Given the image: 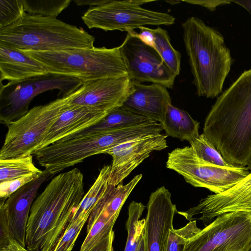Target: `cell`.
I'll return each instance as SVG.
<instances>
[{"mask_svg": "<svg viewBox=\"0 0 251 251\" xmlns=\"http://www.w3.org/2000/svg\"><path fill=\"white\" fill-rule=\"evenodd\" d=\"M203 134L229 164L248 166L251 158V69L217 98L205 118Z\"/></svg>", "mask_w": 251, "mask_h": 251, "instance_id": "1", "label": "cell"}, {"mask_svg": "<svg viewBox=\"0 0 251 251\" xmlns=\"http://www.w3.org/2000/svg\"><path fill=\"white\" fill-rule=\"evenodd\" d=\"M77 168L56 176L34 201L25 232L29 251H53L85 196Z\"/></svg>", "mask_w": 251, "mask_h": 251, "instance_id": "2", "label": "cell"}, {"mask_svg": "<svg viewBox=\"0 0 251 251\" xmlns=\"http://www.w3.org/2000/svg\"><path fill=\"white\" fill-rule=\"evenodd\" d=\"M182 26L197 94L214 98L222 92L230 70V51L222 35L199 18H189Z\"/></svg>", "mask_w": 251, "mask_h": 251, "instance_id": "3", "label": "cell"}, {"mask_svg": "<svg viewBox=\"0 0 251 251\" xmlns=\"http://www.w3.org/2000/svg\"><path fill=\"white\" fill-rule=\"evenodd\" d=\"M95 40L81 27L26 12L18 22L0 29V45L23 51L92 48Z\"/></svg>", "mask_w": 251, "mask_h": 251, "instance_id": "4", "label": "cell"}, {"mask_svg": "<svg viewBox=\"0 0 251 251\" xmlns=\"http://www.w3.org/2000/svg\"><path fill=\"white\" fill-rule=\"evenodd\" d=\"M24 51L40 62L48 73L82 81L127 75L119 47Z\"/></svg>", "mask_w": 251, "mask_h": 251, "instance_id": "5", "label": "cell"}, {"mask_svg": "<svg viewBox=\"0 0 251 251\" xmlns=\"http://www.w3.org/2000/svg\"><path fill=\"white\" fill-rule=\"evenodd\" d=\"M76 90L43 105L36 106L8 125L0 159L32 155L46 133L71 104Z\"/></svg>", "mask_w": 251, "mask_h": 251, "instance_id": "6", "label": "cell"}, {"mask_svg": "<svg viewBox=\"0 0 251 251\" xmlns=\"http://www.w3.org/2000/svg\"><path fill=\"white\" fill-rule=\"evenodd\" d=\"M166 167L182 176L193 186L206 188L214 194L228 190L250 172L245 166L224 167L207 162L191 146L177 148L168 153Z\"/></svg>", "mask_w": 251, "mask_h": 251, "instance_id": "7", "label": "cell"}, {"mask_svg": "<svg viewBox=\"0 0 251 251\" xmlns=\"http://www.w3.org/2000/svg\"><path fill=\"white\" fill-rule=\"evenodd\" d=\"M151 1L109 0L105 4L90 7L81 19L89 28H99L106 31L118 30L128 32L147 25H170L175 24V18L170 14L141 6Z\"/></svg>", "mask_w": 251, "mask_h": 251, "instance_id": "8", "label": "cell"}, {"mask_svg": "<svg viewBox=\"0 0 251 251\" xmlns=\"http://www.w3.org/2000/svg\"><path fill=\"white\" fill-rule=\"evenodd\" d=\"M83 81L75 77L48 73L18 82H9L0 88V121L8 126L25 115L30 102L39 94L58 89L62 97L77 89Z\"/></svg>", "mask_w": 251, "mask_h": 251, "instance_id": "9", "label": "cell"}, {"mask_svg": "<svg viewBox=\"0 0 251 251\" xmlns=\"http://www.w3.org/2000/svg\"><path fill=\"white\" fill-rule=\"evenodd\" d=\"M251 245V214L219 216L186 244L183 251H247Z\"/></svg>", "mask_w": 251, "mask_h": 251, "instance_id": "10", "label": "cell"}, {"mask_svg": "<svg viewBox=\"0 0 251 251\" xmlns=\"http://www.w3.org/2000/svg\"><path fill=\"white\" fill-rule=\"evenodd\" d=\"M119 47L130 80L156 83L169 89L173 87L176 75L157 51L136 35L134 30L127 32Z\"/></svg>", "mask_w": 251, "mask_h": 251, "instance_id": "11", "label": "cell"}, {"mask_svg": "<svg viewBox=\"0 0 251 251\" xmlns=\"http://www.w3.org/2000/svg\"><path fill=\"white\" fill-rule=\"evenodd\" d=\"M229 212L251 214V172L228 190L207 196L199 203L185 211H176L191 221L194 216L204 223H209L217 217Z\"/></svg>", "mask_w": 251, "mask_h": 251, "instance_id": "12", "label": "cell"}, {"mask_svg": "<svg viewBox=\"0 0 251 251\" xmlns=\"http://www.w3.org/2000/svg\"><path fill=\"white\" fill-rule=\"evenodd\" d=\"M167 137L161 133L143 136L104 151L112 158L109 184L116 186L122 183L151 152L166 148Z\"/></svg>", "mask_w": 251, "mask_h": 251, "instance_id": "13", "label": "cell"}, {"mask_svg": "<svg viewBox=\"0 0 251 251\" xmlns=\"http://www.w3.org/2000/svg\"><path fill=\"white\" fill-rule=\"evenodd\" d=\"M131 87L127 75L83 81L71 104L96 107L109 113L122 107Z\"/></svg>", "mask_w": 251, "mask_h": 251, "instance_id": "14", "label": "cell"}, {"mask_svg": "<svg viewBox=\"0 0 251 251\" xmlns=\"http://www.w3.org/2000/svg\"><path fill=\"white\" fill-rule=\"evenodd\" d=\"M144 230L146 251H165L176 212L171 194L164 186L151 193L147 203Z\"/></svg>", "mask_w": 251, "mask_h": 251, "instance_id": "15", "label": "cell"}, {"mask_svg": "<svg viewBox=\"0 0 251 251\" xmlns=\"http://www.w3.org/2000/svg\"><path fill=\"white\" fill-rule=\"evenodd\" d=\"M53 176L45 170L40 177L22 187L6 200L0 201V207L6 214L15 239L24 247H26L25 232L29 213L38 190Z\"/></svg>", "mask_w": 251, "mask_h": 251, "instance_id": "16", "label": "cell"}, {"mask_svg": "<svg viewBox=\"0 0 251 251\" xmlns=\"http://www.w3.org/2000/svg\"><path fill=\"white\" fill-rule=\"evenodd\" d=\"M132 81L131 90L122 108L161 123L171 99L167 88L156 83Z\"/></svg>", "mask_w": 251, "mask_h": 251, "instance_id": "17", "label": "cell"}, {"mask_svg": "<svg viewBox=\"0 0 251 251\" xmlns=\"http://www.w3.org/2000/svg\"><path fill=\"white\" fill-rule=\"evenodd\" d=\"M108 114L96 107L70 104L48 130L36 150L95 125Z\"/></svg>", "mask_w": 251, "mask_h": 251, "instance_id": "18", "label": "cell"}, {"mask_svg": "<svg viewBox=\"0 0 251 251\" xmlns=\"http://www.w3.org/2000/svg\"><path fill=\"white\" fill-rule=\"evenodd\" d=\"M45 67L24 51L0 45V81L18 82L48 74Z\"/></svg>", "mask_w": 251, "mask_h": 251, "instance_id": "19", "label": "cell"}, {"mask_svg": "<svg viewBox=\"0 0 251 251\" xmlns=\"http://www.w3.org/2000/svg\"><path fill=\"white\" fill-rule=\"evenodd\" d=\"M167 136L189 143L200 135V123L189 114L170 104L161 123Z\"/></svg>", "mask_w": 251, "mask_h": 251, "instance_id": "20", "label": "cell"}, {"mask_svg": "<svg viewBox=\"0 0 251 251\" xmlns=\"http://www.w3.org/2000/svg\"><path fill=\"white\" fill-rule=\"evenodd\" d=\"M147 118L120 107L108 113L95 125L64 139L131 126L149 121Z\"/></svg>", "mask_w": 251, "mask_h": 251, "instance_id": "21", "label": "cell"}, {"mask_svg": "<svg viewBox=\"0 0 251 251\" xmlns=\"http://www.w3.org/2000/svg\"><path fill=\"white\" fill-rule=\"evenodd\" d=\"M110 172L111 165H104L100 169L94 183L75 210L69 224L81 218H89L92 211L109 185Z\"/></svg>", "mask_w": 251, "mask_h": 251, "instance_id": "22", "label": "cell"}, {"mask_svg": "<svg viewBox=\"0 0 251 251\" xmlns=\"http://www.w3.org/2000/svg\"><path fill=\"white\" fill-rule=\"evenodd\" d=\"M43 172L35 166L31 154L0 159V183Z\"/></svg>", "mask_w": 251, "mask_h": 251, "instance_id": "23", "label": "cell"}, {"mask_svg": "<svg viewBox=\"0 0 251 251\" xmlns=\"http://www.w3.org/2000/svg\"><path fill=\"white\" fill-rule=\"evenodd\" d=\"M145 208L141 202L132 201L128 207L126 227L127 237L124 251H136L143 234L146 219H140Z\"/></svg>", "mask_w": 251, "mask_h": 251, "instance_id": "24", "label": "cell"}, {"mask_svg": "<svg viewBox=\"0 0 251 251\" xmlns=\"http://www.w3.org/2000/svg\"><path fill=\"white\" fill-rule=\"evenodd\" d=\"M152 47L157 51L164 62L176 75L180 70L181 55L171 44L167 31L159 27L153 29Z\"/></svg>", "mask_w": 251, "mask_h": 251, "instance_id": "25", "label": "cell"}, {"mask_svg": "<svg viewBox=\"0 0 251 251\" xmlns=\"http://www.w3.org/2000/svg\"><path fill=\"white\" fill-rule=\"evenodd\" d=\"M117 218L109 216L102 212L87 232L80 251H89L108 236L113 231Z\"/></svg>", "mask_w": 251, "mask_h": 251, "instance_id": "26", "label": "cell"}, {"mask_svg": "<svg viewBox=\"0 0 251 251\" xmlns=\"http://www.w3.org/2000/svg\"><path fill=\"white\" fill-rule=\"evenodd\" d=\"M24 11L30 15L56 18L67 8L71 0H22Z\"/></svg>", "mask_w": 251, "mask_h": 251, "instance_id": "27", "label": "cell"}, {"mask_svg": "<svg viewBox=\"0 0 251 251\" xmlns=\"http://www.w3.org/2000/svg\"><path fill=\"white\" fill-rule=\"evenodd\" d=\"M197 155L210 163L220 166H229V164L220 152L202 133L189 143Z\"/></svg>", "mask_w": 251, "mask_h": 251, "instance_id": "28", "label": "cell"}, {"mask_svg": "<svg viewBox=\"0 0 251 251\" xmlns=\"http://www.w3.org/2000/svg\"><path fill=\"white\" fill-rule=\"evenodd\" d=\"M201 230L194 220L181 228L170 229L165 251H183L186 243Z\"/></svg>", "mask_w": 251, "mask_h": 251, "instance_id": "29", "label": "cell"}, {"mask_svg": "<svg viewBox=\"0 0 251 251\" xmlns=\"http://www.w3.org/2000/svg\"><path fill=\"white\" fill-rule=\"evenodd\" d=\"M25 13L22 0H0V29L18 22Z\"/></svg>", "mask_w": 251, "mask_h": 251, "instance_id": "30", "label": "cell"}, {"mask_svg": "<svg viewBox=\"0 0 251 251\" xmlns=\"http://www.w3.org/2000/svg\"><path fill=\"white\" fill-rule=\"evenodd\" d=\"M88 217L81 218L68 224L53 251H72L75 242Z\"/></svg>", "mask_w": 251, "mask_h": 251, "instance_id": "31", "label": "cell"}, {"mask_svg": "<svg viewBox=\"0 0 251 251\" xmlns=\"http://www.w3.org/2000/svg\"><path fill=\"white\" fill-rule=\"evenodd\" d=\"M43 172L31 174L10 181L0 183V199L6 200L22 187L40 177Z\"/></svg>", "mask_w": 251, "mask_h": 251, "instance_id": "32", "label": "cell"}, {"mask_svg": "<svg viewBox=\"0 0 251 251\" xmlns=\"http://www.w3.org/2000/svg\"><path fill=\"white\" fill-rule=\"evenodd\" d=\"M12 238H15L11 230L8 218L4 210L0 207V245L4 244Z\"/></svg>", "mask_w": 251, "mask_h": 251, "instance_id": "33", "label": "cell"}, {"mask_svg": "<svg viewBox=\"0 0 251 251\" xmlns=\"http://www.w3.org/2000/svg\"><path fill=\"white\" fill-rule=\"evenodd\" d=\"M181 1L186 2L191 4L199 5L204 7L211 11L216 10L218 6L225 4H230L231 0H186Z\"/></svg>", "mask_w": 251, "mask_h": 251, "instance_id": "34", "label": "cell"}, {"mask_svg": "<svg viewBox=\"0 0 251 251\" xmlns=\"http://www.w3.org/2000/svg\"><path fill=\"white\" fill-rule=\"evenodd\" d=\"M114 238V232L111 233L95 245L89 251H113V242Z\"/></svg>", "mask_w": 251, "mask_h": 251, "instance_id": "35", "label": "cell"}, {"mask_svg": "<svg viewBox=\"0 0 251 251\" xmlns=\"http://www.w3.org/2000/svg\"><path fill=\"white\" fill-rule=\"evenodd\" d=\"M0 251H29L15 238L10 239L7 242L0 245Z\"/></svg>", "mask_w": 251, "mask_h": 251, "instance_id": "36", "label": "cell"}, {"mask_svg": "<svg viewBox=\"0 0 251 251\" xmlns=\"http://www.w3.org/2000/svg\"><path fill=\"white\" fill-rule=\"evenodd\" d=\"M140 32L137 33L135 32V34L138 37L140 38L147 44L152 47L153 44V29H151L145 26H142L139 28Z\"/></svg>", "mask_w": 251, "mask_h": 251, "instance_id": "37", "label": "cell"}, {"mask_svg": "<svg viewBox=\"0 0 251 251\" xmlns=\"http://www.w3.org/2000/svg\"><path fill=\"white\" fill-rule=\"evenodd\" d=\"M109 0H74V1L78 6L90 5L99 6L108 2Z\"/></svg>", "mask_w": 251, "mask_h": 251, "instance_id": "38", "label": "cell"}, {"mask_svg": "<svg viewBox=\"0 0 251 251\" xmlns=\"http://www.w3.org/2000/svg\"><path fill=\"white\" fill-rule=\"evenodd\" d=\"M231 2L241 6L251 14V0H231Z\"/></svg>", "mask_w": 251, "mask_h": 251, "instance_id": "39", "label": "cell"}, {"mask_svg": "<svg viewBox=\"0 0 251 251\" xmlns=\"http://www.w3.org/2000/svg\"><path fill=\"white\" fill-rule=\"evenodd\" d=\"M136 251H146V247L144 238V233L141 237L139 244Z\"/></svg>", "mask_w": 251, "mask_h": 251, "instance_id": "40", "label": "cell"}, {"mask_svg": "<svg viewBox=\"0 0 251 251\" xmlns=\"http://www.w3.org/2000/svg\"><path fill=\"white\" fill-rule=\"evenodd\" d=\"M249 169V171L251 172V158L249 161L248 166H247Z\"/></svg>", "mask_w": 251, "mask_h": 251, "instance_id": "41", "label": "cell"}, {"mask_svg": "<svg viewBox=\"0 0 251 251\" xmlns=\"http://www.w3.org/2000/svg\"><path fill=\"white\" fill-rule=\"evenodd\" d=\"M247 251H251V245L250 246V247L248 248V249L247 250Z\"/></svg>", "mask_w": 251, "mask_h": 251, "instance_id": "42", "label": "cell"}]
</instances>
